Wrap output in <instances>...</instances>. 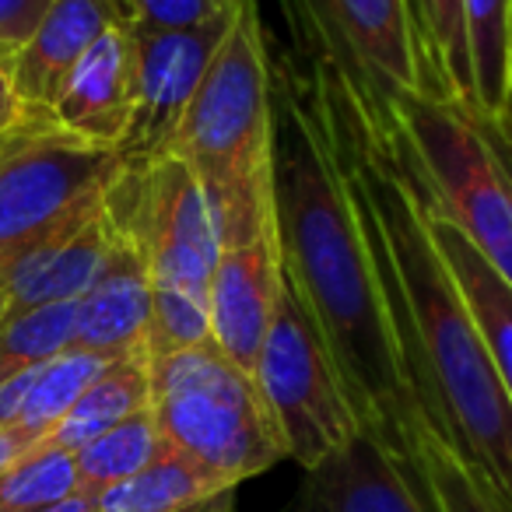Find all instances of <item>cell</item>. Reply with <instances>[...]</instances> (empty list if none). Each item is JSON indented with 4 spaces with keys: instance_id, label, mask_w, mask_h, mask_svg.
Wrapping results in <instances>:
<instances>
[{
    "instance_id": "10",
    "label": "cell",
    "mask_w": 512,
    "mask_h": 512,
    "mask_svg": "<svg viewBox=\"0 0 512 512\" xmlns=\"http://www.w3.org/2000/svg\"><path fill=\"white\" fill-rule=\"evenodd\" d=\"M239 0L190 29H134V116L116 148L127 169H144L169 155L172 137L235 22Z\"/></svg>"
},
{
    "instance_id": "14",
    "label": "cell",
    "mask_w": 512,
    "mask_h": 512,
    "mask_svg": "<svg viewBox=\"0 0 512 512\" xmlns=\"http://www.w3.org/2000/svg\"><path fill=\"white\" fill-rule=\"evenodd\" d=\"M134 116V29L109 25L60 85L46 120L64 134L116 151Z\"/></svg>"
},
{
    "instance_id": "35",
    "label": "cell",
    "mask_w": 512,
    "mask_h": 512,
    "mask_svg": "<svg viewBox=\"0 0 512 512\" xmlns=\"http://www.w3.org/2000/svg\"><path fill=\"white\" fill-rule=\"evenodd\" d=\"M8 313V295H4V288H0V316Z\"/></svg>"
},
{
    "instance_id": "32",
    "label": "cell",
    "mask_w": 512,
    "mask_h": 512,
    "mask_svg": "<svg viewBox=\"0 0 512 512\" xmlns=\"http://www.w3.org/2000/svg\"><path fill=\"white\" fill-rule=\"evenodd\" d=\"M36 512H99V509H95V495L74 491V495L60 498V502H53V505H43V509H36Z\"/></svg>"
},
{
    "instance_id": "7",
    "label": "cell",
    "mask_w": 512,
    "mask_h": 512,
    "mask_svg": "<svg viewBox=\"0 0 512 512\" xmlns=\"http://www.w3.org/2000/svg\"><path fill=\"white\" fill-rule=\"evenodd\" d=\"M253 376L274 414L288 460L302 470L316 467L362 432L334 355L288 278H281L278 306Z\"/></svg>"
},
{
    "instance_id": "4",
    "label": "cell",
    "mask_w": 512,
    "mask_h": 512,
    "mask_svg": "<svg viewBox=\"0 0 512 512\" xmlns=\"http://www.w3.org/2000/svg\"><path fill=\"white\" fill-rule=\"evenodd\" d=\"M390 144L425 207L456 225L512 285V123L428 92H400Z\"/></svg>"
},
{
    "instance_id": "19",
    "label": "cell",
    "mask_w": 512,
    "mask_h": 512,
    "mask_svg": "<svg viewBox=\"0 0 512 512\" xmlns=\"http://www.w3.org/2000/svg\"><path fill=\"white\" fill-rule=\"evenodd\" d=\"M151 407V362L148 355H123L113 358L106 369L99 372L92 386L81 393L78 404L67 411V418L50 432L46 446L78 453L102 432L116 428L120 421L134 418V414Z\"/></svg>"
},
{
    "instance_id": "25",
    "label": "cell",
    "mask_w": 512,
    "mask_h": 512,
    "mask_svg": "<svg viewBox=\"0 0 512 512\" xmlns=\"http://www.w3.org/2000/svg\"><path fill=\"white\" fill-rule=\"evenodd\" d=\"M414 456L439 512H512L509 498L474 474L428 425L418 432Z\"/></svg>"
},
{
    "instance_id": "5",
    "label": "cell",
    "mask_w": 512,
    "mask_h": 512,
    "mask_svg": "<svg viewBox=\"0 0 512 512\" xmlns=\"http://www.w3.org/2000/svg\"><path fill=\"white\" fill-rule=\"evenodd\" d=\"M151 418L162 442L235 488L288 460L256 376L214 341L151 362Z\"/></svg>"
},
{
    "instance_id": "21",
    "label": "cell",
    "mask_w": 512,
    "mask_h": 512,
    "mask_svg": "<svg viewBox=\"0 0 512 512\" xmlns=\"http://www.w3.org/2000/svg\"><path fill=\"white\" fill-rule=\"evenodd\" d=\"M411 15L418 25L421 53H425L428 95L477 106L463 0H411Z\"/></svg>"
},
{
    "instance_id": "11",
    "label": "cell",
    "mask_w": 512,
    "mask_h": 512,
    "mask_svg": "<svg viewBox=\"0 0 512 512\" xmlns=\"http://www.w3.org/2000/svg\"><path fill=\"white\" fill-rule=\"evenodd\" d=\"M292 512H439L418 460H407L379 435L358 432L302 477Z\"/></svg>"
},
{
    "instance_id": "12",
    "label": "cell",
    "mask_w": 512,
    "mask_h": 512,
    "mask_svg": "<svg viewBox=\"0 0 512 512\" xmlns=\"http://www.w3.org/2000/svg\"><path fill=\"white\" fill-rule=\"evenodd\" d=\"M281 246L278 225L264 228L239 246H225L214 267L207 309H211V341L239 369L253 372L274 306L281 295Z\"/></svg>"
},
{
    "instance_id": "8",
    "label": "cell",
    "mask_w": 512,
    "mask_h": 512,
    "mask_svg": "<svg viewBox=\"0 0 512 512\" xmlns=\"http://www.w3.org/2000/svg\"><path fill=\"white\" fill-rule=\"evenodd\" d=\"M120 172L116 151L64 134L46 116L0 137V274L60 221L106 197Z\"/></svg>"
},
{
    "instance_id": "18",
    "label": "cell",
    "mask_w": 512,
    "mask_h": 512,
    "mask_svg": "<svg viewBox=\"0 0 512 512\" xmlns=\"http://www.w3.org/2000/svg\"><path fill=\"white\" fill-rule=\"evenodd\" d=\"M235 491L225 477L162 442L158 456L134 477L95 495L99 512H200Z\"/></svg>"
},
{
    "instance_id": "29",
    "label": "cell",
    "mask_w": 512,
    "mask_h": 512,
    "mask_svg": "<svg viewBox=\"0 0 512 512\" xmlns=\"http://www.w3.org/2000/svg\"><path fill=\"white\" fill-rule=\"evenodd\" d=\"M50 4L53 0H0V57L11 60L29 43Z\"/></svg>"
},
{
    "instance_id": "31",
    "label": "cell",
    "mask_w": 512,
    "mask_h": 512,
    "mask_svg": "<svg viewBox=\"0 0 512 512\" xmlns=\"http://www.w3.org/2000/svg\"><path fill=\"white\" fill-rule=\"evenodd\" d=\"M36 446H43L36 435L22 432V428H0V470L8 467V463L22 460V456L32 453Z\"/></svg>"
},
{
    "instance_id": "33",
    "label": "cell",
    "mask_w": 512,
    "mask_h": 512,
    "mask_svg": "<svg viewBox=\"0 0 512 512\" xmlns=\"http://www.w3.org/2000/svg\"><path fill=\"white\" fill-rule=\"evenodd\" d=\"M109 8L120 15V22H127L130 25V0H109Z\"/></svg>"
},
{
    "instance_id": "13",
    "label": "cell",
    "mask_w": 512,
    "mask_h": 512,
    "mask_svg": "<svg viewBox=\"0 0 512 512\" xmlns=\"http://www.w3.org/2000/svg\"><path fill=\"white\" fill-rule=\"evenodd\" d=\"M116 242V221L106 197L92 200L60 221L46 239L25 249L8 271L0 274V288L8 295V309H36L50 302H78L106 264Z\"/></svg>"
},
{
    "instance_id": "16",
    "label": "cell",
    "mask_w": 512,
    "mask_h": 512,
    "mask_svg": "<svg viewBox=\"0 0 512 512\" xmlns=\"http://www.w3.org/2000/svg\"><path fill=\"white\" fill-rule=\"evenodd\" d=\"M120 22L109 0H53L29 43L8 60L11 81L29 116H46L67 74L95 46V39ZM127 25V22H123Z\"/></svg>"
},
{
    "instance_id": "3",
    "label": "cell",
    "mask_w": 512,
    "mask_h": 512,
    "mask_svg": "<svg viewBox=\"0 0 512 512\" xmlns=\"http://www.w3.org/2000/svg\"><path fill=\"white\" fill-rule=\"evenodd\" d=\"M211 200L221 249L274 225L271 193V39L256 0H239L235 22L214 53L176 137Z\"/></svg>"
},
{
    "instance_id": "17",
    "label": "cell",
    "mask_w": 512,
    "mask_h": 512,
    "mask_svg": "<svg viewBox=\"0 0 512 512\" xmlns=\"http://www.w3.org/2000/svg\"><path fill=\"white\" fill-rule=\"evenodd\" d=\"M425 214H428V232H432L442 260H446L449 274L460 285L463 299H467L470 313H474L477 327H481L484 341H488L498 379H502L505 393L512 400V285L484 260L481 249L460 228L449 225L432 207H425Z\"/></svg>"
},
{
    "instance_id": "23",
    "label": "cell",
    "mask_w": 512,
    "mask_h": 512,
    "mask_svg": "<svg viewBox=\"0 0 512 512\" xmlns=\"http://www.w3.org/2000/svg\"><path fill=\"white\" fill-rule=\"evenodd\" d=\"M162 449V435L151 418V407L134 418L120 421L116 428L102 432L88 446L74 453V477H78L81 495H102V491L116 488L120 481L134 477L144 470Z\"/></svg>"
},
{
    "instance_id": "30",
    "label": "cell",
    "mask_w": 512,
    "mask_h": 512,
    "mask_svg": "<svg viewBox=\"0 0 512 512\" xmlns=\"http://www.w3.org/2000/svg\"><path fill=\"white\" fill-rule=\"evenodd\" d=\"M25 120H29V113H25L22 99H18V92H15L11 67H8V60L0 57V137H8L11 130H18Z\"/></svg>"
},
{
    "instance_id": "2",
    "label": "cell",
    "mask_w": 512,
    "mask_h": 512,
    "mask_svg": "<svg viewBox=\"0 0 512 512\" xmlns=\"http://www.w3.org/2000/svg\"><path fill=\"white\" fill-rule=\"evenodd\" d=\"M306 64L316 67L327 92L344 172L376 253L421 418L474 474L512 502V400L428 232L418 186L348 85L320 60Z\"/></svg>"
},
{
    "instance_id": "15",
    "label": "cell",
    "mask_w": 512,
    "mask_h": 512,
    "mask_svg": "<svg viewBox=\"0 0 512 512\" xmlns=\"http://www.w3.org/2000/svg\"><path fill=\"white\" fill-rule=\"evenodd\" d=\"M155 278L148 260L130 235L116 228V242L88 292L78 299V334L74 348L102 358L144 355V330L151 316Z\"/></svg>"
},
{
    "instance_id": "22",
    "label": "cell",
    "mask_w": 512,
    "mask_h": 512,
    "mask_svg": "<svg viewBox=\"0 0 512 512\" xmlns=\"http://www.w3.org/2000/svg\"><path fill=\"white\" fill-rule=\"evenodd\" d=\"M113 358H102L95 351H81V348H67L57 358L36 365L32 369V383L29 393L22 400V411H18L15 425L22 432L36 435L39 442L50 439V432L67 418L74 404L81 400V393L99 379V372Z\"/></svg>"
},
{
    "instance_id": "34",
    "label": "cell",
    "mask_w": 512,
    "mask_h": 512,
    "mask_svg": "<svg viewBox=\"0 0 512 512\" xmlns=\"http://www.w3.org/2000/svg\"><path fill=\"white\" fill-rule=\"evenodd\" d=\"M228 498H232V495H228ZM221 505H225V498H221V502H214V505H207V509H200V512H225Z\"/></svg>"
},
{
    "instance_id": "20",
    "label": "cell",
    "mask_w": 512,
    "mask_h": 512,
    "mask_svg": "<svg viewBox=\"0 0 512 512\" xmlns=\"http://www.w3.org/2000/svg\"><path fill=\"white\" fill-rule=\"evenodd\" d=\"M463 22L477 109L512 123V0H463Z\"/></svg>"
},
{
    "instance_id": "28",
    "label": "cell",
    "mask_w": 512,
    "mask_h": 512,
    "mask_svg": "<svg viewBox=\"0 0 512 512\" xmlns=\"http://www.w3.org/2000/svg\"><path fill=\"white\" fill-rule=\"evenodd\" d=\"M228 0H130V25L134 29H190L218 15Z\"/></svg>"
},
{
    "instance_id": "27",
    "label": "cell",
    "mask_w": 512,
    "mask_h": 512,
    "mask_svg": "<svg viewBox=\"0 0 512 512\" xmlns=\"http://www.w3.org/2000/svg\"><path fill=\"white\" fill-rule=\"evenodd\" d=\"M207 341H211V309H207L204 295L155 285L148 330H144V355H148V362L200 348Z\"/></svg>"
},
{
    "instance_id": "9",
    "label": "cell",
    "mask_w": 512,
    "mask_h": 512,
    "mask_svg": "<svg viewBox=\"0 0 512 512\" xmlns=\"http://www.w3.org/2000/svg\"><path fill=\"white\" fill-rule=\"evenodd\" d=\"M106 204L116 228L144 253L155 285L183 288L207 299L221 239L207 190L190 165L172 155L144 169L123 165L109 186Z\"/></svg>"
},
{
    "instance_id": "1",
    "label": "cell",
    "mask_w": 512,
    "mask_h": 512,
    "mask_svg": "<svg viewBox=\"0 0 512 512\" xmlns=\"http://www.w3.org/2000/svg\"><path fill=\"white\" fill-rule=\"evenodd\" d=\"M271 193L281 267L313 313L365 432L407 460L425 428L376 253L313 64L271 46Z\"/></svg>"
},
{
    "instance_id": "26",
    "label": "cell",
    "mask_w": 512,
    "mask_h": 512,
    "mask_svg": "<svg viewBox=\"0 0 512 512\" xmlns=\"http://www.w3.org/2000/svg\"><path fill=\"white\" fill-rule=\"evenodd\" d=\"M74 491V453L46 442L0 470V512H36Z\"/></svg>"
},
{
    "instance_id": "24",
    "label": "cell",
    "mask_w": 512,
    "mask_h": 512,
    "mask_svg": "<svg viewBox=\"0 0 512 512\" xmlns=\"http://www.w3.org/2000/svg\"><path fill=\"white\" fill-rule=\"evenodd\" d=\"M74 334H78V302L8 309L0 316V383L74 348Z\"/></svg>"
},
{
    "instance_id": "6",
    "label": "cell",
    "mask_w": 512,
    "mask_h": 512,
    "mask_svg": "<svg viewBox=\"0 0 512 512\" xmlns=\"http://www.w3.org/2000/svg\"><path fill=\"white\" fill-rule=\"evenodd\" d=\"M281 11L295 57L327 64L390 141L393 99L400 92H428L411 0H281Z\"/></svg>"
}]
</instances>
